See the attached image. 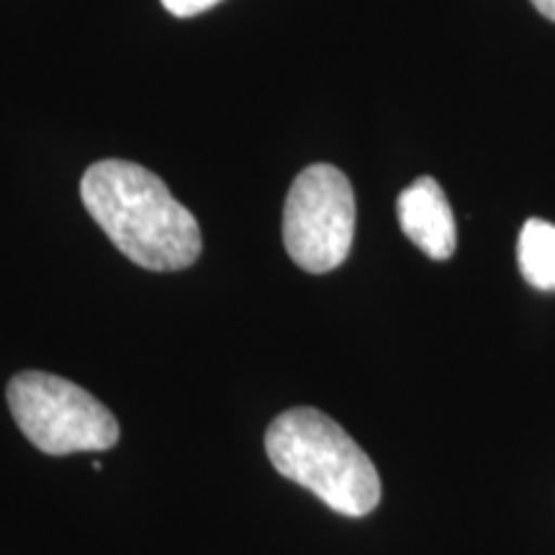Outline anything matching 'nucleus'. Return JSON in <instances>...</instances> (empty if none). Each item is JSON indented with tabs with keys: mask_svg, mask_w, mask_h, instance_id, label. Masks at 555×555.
Masks as SVG:
<instances>
[{
	"mask_svg": "<svg viewBox=\"0 0 555 555\" xmlns=\"http://www.w3.org/2000/svg\"><path fill=\"white\" fill-rule=\"evenodd\" d=\"M401 232L414 242L429 260H450L455 253V217L446 193L435 178H416L401 191L399 204Z\"/></svg>",
	"mask_w": 555,
	"mask_h": 555,
	"instance_id": "nucleus-5",
	"label": "nucleus"
},
{
	"mask_svg": "<svg viewBox=\"0 0 555 555\" xmlns=\"http://www.w3.org/2000/svg\"><path fill=\"white\" fill-rule=\"evenodd\" d=\"M80 196L119 253L144 270H185L201 255V229L193 214L155 172L127 159L90 165Z\"/></svg>",
	"mask_w": 555,
	"mask_h": 555,
	"instance_id": "nucleus-1",
	"label": "nucleus"
},
{
	"mask_svg": "<svg viewBox=\"0 0 555 555\" xmlns=\"http://www.w3.org/2000/svg\"><path fill=\"white\" fill-rule=\"evenodd\" d=\"M530 3L535 5V9L543 13L547 21H553L555 24V0H530Z\"/></svg>",
	"mask_w": 555,
	"mask_h": 555,
	"instance_id": "nucleus-8",
	"label": "nucleus"
},
{
	"mask_svg": "<svg viewBox=\"0 0 555 555\" xmlns=\"http://www.w3.org/2000/svg\"><path fill=\"white\" fill-rule=\"evenodd\" d=\"M356 237V193L343 170L311 165L291 185L283 208V242L307 273L343 266Z\"/></svg>",
	"mask_w": 555,
	"mask_h": 555,
	"instance_id": "nucleus-4",
	"label": "nucleus"
},
{
	"mask_svg": "<svg viewBox=\"0 0 555 555\" xmlns=\"http://www.w3.org/2000/svg\"><path fill=\"white\" fill-rule=\"evenodd\" d=\"M519 273L538 291H555V224L543 219L525 221L517 242Z\"/></svg>",
	"mask_w": 555,
	"mask_h": 555,
	"instance_id": "nucleus-6",
	"label": "nucleus"
},
{
	"mask_svg": "<svg viewBox=\"0 0 555 555\" xmlns=\"http://www.w3.org/2000/svg\"><path fill=\"white\" fill-rule=\"evenodd\" d=\"M13 420L47 455L95 453L119 442V422L86 388L52 373L24 371L9 384Z\"/></svg>",
	"mask_w": 555,
	"mask_h": 555,
	"instance_id": "nucleus-3",
	"label": "nucleus"
},
{
	"mask_svg": "<svg viewBox=\"0 0 555 555\" xmlns=\"http://www.w3.org/2000/svg\"><path fill=\"white\" fill-rule=\"evenodd\" d=\"M273 468L337 515L363 517L380 502V478L363 448L332 416L311 406L278 414L266 433Z\"/></svg>",
	"mask_w": 555,
	"mask_h": 555,
	"instance_id": "nucleus-2",
	"label": "nucleus"
},
{
	"mask_svg": "<svg viewBox=\"0 0 555 555\" xmlns=\"http://www.w3.org/2000/svg\"><path fill=\"white\" fill-rule=\"evenodd\" d=\"M217 3H221V0H163L165 11H170L172 16H178V18L198 16V13H206Z\"/></svg>",
	"mask_w": 555,
	"mask_h": 555,
	"instance_id": "nucleus-7",
	"label": "nucleus"
}]
</instances>
